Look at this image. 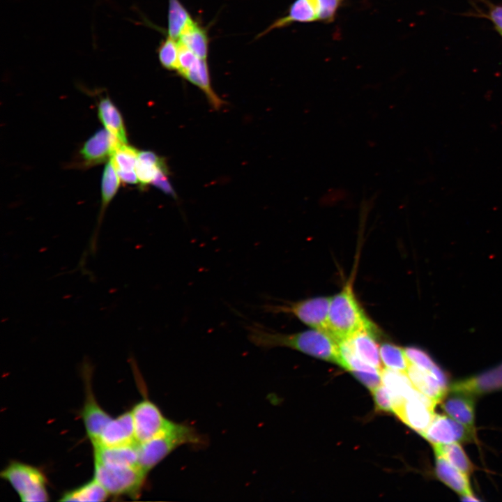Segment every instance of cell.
<instances>
[{
    "mask_svg": "<svg viewBox=\"0 0 502 502\" xmlns=\"http://www.w3.org/2000/svg\"><path fill=\"white\" fill-rule=\"evenodd\" d=\"M245 328L249 341L258 347H289L341 366L339 343L324 331L312 328L296 333H281L257 322L246 323Z\"/></svg>",
    "mask_w": 502,
    "mask_h": 502,
    "instance_id": "obj_1",
    "label": "cell"
},
{
    "mask_svg": "<svg viewBox=\"0 0 502 502\" xmlns=\"http://www.w3.org/2000/svg\"><path fill=\"white\" fill-rule=\"evenodd\" d=\"M328 328L338 343L362 330L378 331L357 301L351 284L331 298Z\"/></svg>",
    "mask_w": 502,
    "mask_h": 502,
    "instance_id": "obj_2",
    "label": "cell"
},
{
    "mask_svg": "<svg viewBox=\"0 0 502 502\" xmlns=\"http://www.w3.org/2000/svg\"><path fill=\"white\" fill-rule=\"evenodd\" d=\"M202 443L195 428L172 421L160 433L138 444V465L148 473L179 446Z\"/></svg>",
    "mask_w": 502,
    "mask_h": 502,
    "instance_id": "obj_3",
    "label": "cell"
},
{
    "mask_svg": "<svg viewBox=\"0 0 502 502\" xmlns=\"http://www.w3.org/2000/svg\"><path fill=\"white\" fill-rule=\"evenodd\" d=\"M147 474L139 466H113L94 459V478L109 495L139 497Z\"/></svg>",
    "mask_w": 502,
    "mask_h": 502,
    "instance_id": "obj_4",
    "label": "cell"
},
{
    "mask_svg": "<svg viewBox=\"0 0 502 502\" xmlns=\"http://www.w3.org/2000/svg\"><path fill=\"white\" fill-rule=\"evenodd\" d=\"M1 477L12 485L22 501H49L46 477L35 466L17 461L11 462L1 472Z\"/></svg>",
    "mask_w": 502,
    "mask_h": 502,
    "instance_id": "obj_5",
    "label": "cell"
},
{
    "mask_svg": "<svg viewBox=\"0 0 502 502\" xmlns=\"http://www.w3.org/2000/svg\"><path fill=\"white\" fill-rule=\"evenodd\" d=\"M331 298L319 296L284 305L267 304L261 307L268 312L290 313L312 328L328 334V320Z\"/></svg>",
    "mask_w": 502,
    "mask_h": 502,
    "instance_id": "obj_6",
    "label": "cell"
},
{
    "mask_svg": "<svg viewBox=\"0 0 502 502\" xmlns=\"http://www.w3.org/2000/svg\"><path fill=\"white\" fill-rule=\"evenodd\" d=\"M135 438L140 443L154 437L163 431L172 422L159 407L146 397L135 404L131 410Z\"/></svg>",
    "mask_w": 502,
    "mask_h": 502,
    "instance_id": "obj_7",
    "label": "cell"
},
{
    "mask_svg": "<svg viewBox=\"0 0 502 502\" xmlns=\"http://www.w3.org/2000/svg\"><path fill=\"white\" fill-rule=\"evenodd\" d=\"M436 404L418 392L415 396L405 400L397 406L393 413L406 425L422 435L431 423Z\"/></svg>",
    "mask_w": 502,
    "mask_h": 502,
    "instance_id": "obj_8",
    "label": "cell"
},
{
    "mask_svg": "<svg viewBox=\"0 0 502 502\" xmlns=\"http://www.w3.org/2000/svg\"><path fill=\"white\" fill-rule=\"evenodd\" d=\"M432 445L469 442L473 439V429L450 416L436 414L422 434Z\"/></svg>",
    "mask_w": 502,
    "mask_h": 502,
    "instance_id": "obj_9",
    "label": "cell"
},
{
    "mask_svg": "<svg viewBox=\"0 0 502 502\" xmlns=\"http://www.w3.org/2000/svg\"><path fill=\"white\" fill-rule=\"evenodd\" d=\"M406 373L414 388L436 404L446 396L448 390V379L437 365L428 371L410 363Z\"/></svg>",
    "mask_w": 502,
    "mask_h": 502,
    "instance_id": "obj_10",
    "label": "cell"
},
{
    "mask_svg": "<svg viewBox=\"0 0 502 502\" xmlns=\"http://www.w3.org/2000/svg\"><path fill=\"white\" fill-rule=\"evenodd\" d=\"M84 369L86 398L81 416L87 436L93 443L98 441L103 429L112 418L98 404L91 390L89 368L85 367Z\"/></svg>",
    "mask_w": 502,
    "mask_h": 502,
    "instance_id": "obj_11",
    "label": "cell"
},
{
    "mask_svg": "<svg viewBox=\"0 0 502 502\" xmlns=\"http://www.w3.org/2000/svg\"><path fill=\"white\" fill-rule=\"evenodd\" d=\"M136 442L134 421L130 411L112 418L103 429L98 441L92 444L115 447Z\"/></svg>",
    "mask_w": 502,
    "mask_h": 502,
    "instance_id": "obj_12",
    "label": "cell"
},
{
    "mask_svg": "<svg viewBox=\"0 0 502 502\" xmlns=\"http://www.w3.org/2000/svg\"><path fill=\"white\" fill-rule=\"evenodd\" d=\"M502 389V363L480 374L454 382L448 391L477 395Z\"/></svg>",
    "mask_w": 502,
    "mask_h": 502,
    "instance_id": "obj_13",
    "label": "cell"
},
{
    "mask_svg": "<svg viewBox=\"0 0 502 502\" xmlns=\"http://www.w3.org/2000/svg\"><path fill=\"white\" fill-rule=\"evenodd\" d=\"M320 21L319 0H295L289 7L287 14L274 21L257 38L276 29L287 26L294 22L309 23Z\"/></svg>",
    "mask_w": 502,
    "mask_h": 502,
    "instance_id": "obj_14",
    "label": "cell"
},
{
    "mask_svg": "<svg viewBox=\"0 0 502 502\" xmlns=\"http://www.w3.org/2000/svg\"><path fill=\"white\" fill-rule=\"evenodd\" d=\"M118 142L107 129H100L84 143L80 153L86 165H98L109 160Z\"/></svg>",
    "mask_w": 502,
    "mask_h": 502,
    "instance_id": "obj_15",
    "label": "cell"
},
{
    "mask_svg": "<svg viewBox=\"0 0 502 502\" xmlns=\"http://www.w3.org/2000/svg\"><path fill=\"white\" fill-rule=\"evenodd\" d=\"M441 401V406L450 417L459 423L473 429L474 400L472 395L450 392Z\"/></svg>",
    "mask_w": 502,
    "mask_h": 502,
    "instance_id": "obj_16",
    "label": "cell"
},
{
    "mask_svg": "<svg viewBox=\"0 0 502 502\" xmlns=\"http://www.w3.org/2000/svg\"><path fill=\"white\" fill-rule=\"evenodd\" d=\"M138 444L136 442L115 447L93 445L94 459L113 466H139Z\"/></svg>",
    "mask_w": 502,
    "mask_h": 502,
    "instance_id": "obj_17",
    "label": "cell"
},
{
    "mask_svg": "<svg viewBox=\"0 0 502 502\" xmlns=\"http://www.w3.org/2000/svg\"><path fill=\"white\" fill-rule=\"evenodd\" d=\"M382 384L392 397L393 411L405 400L415 396L418 390L410 381L406 372L383 368L381 371Z\"/></svg>",
    "mask_w": 502,
    "mask_h": 502,
    "instance_id": "obj_18",
    "label": "cell"
},
{
    "mask_svg": "<svg viewBox=\"0 0 502 502\" xmlns=\"http://www.w3.org/2000/svg\"><path fill=\"white\" fill-rule=\"evenodd\" d=\"M435 455V472L439 479L462 496L473 494L468 475L451 464L442 455Z\"/></svg>",
    "mask_w": 502,
    "mask_h": 502,
    "instance_id": "obj_19",
    "label": "cell"
},
{
    "mask_svg": "<svg viewBox=\"0 0 502 502\" xmlns=\"http://www.w3.org/2000/svg\"><path fill=\"white\" fill-rule=\"evenodd\" d=\"M378 331L362 330L348 339L356 354L363 360L381 370L379 347L375 337Z\"/></svg>",
    "mask_w": 502,
    "mask_h": 502,
    "instance_id": "obj_20",
    "label": "cell"
},
{
    "mask_svg": "<svg viewBox=\"0 0 502 502\" xmlns=\"http://www.w3.org/2000/svg\"><path fill=\"white\" fill-rule=\"evenodd\" d=\"M181 76L199 87L215 107L223 103L211 87L207 59L197 56Z\"/></svg>",
    "mask_w": 502,
    "mask_h": 502,
    "instance_id": "obj_21",
    "label": "cell"
},
{
    "mask_svg": "<svg viewBox=\"0 0 502 502\" xmlns=\"http://www.w3.org/2000/svg\"><path fill=\"white\" fill-rule=\"evenodd\" d=\"M98 114L105 128L121 142L128 144L121 114L109 98L100 99L98 107Z\"/></svg>",
    "mask_w": 502,
    "mask_h": 502,
    "instance_id": "obj_22",
    "label": "cell"
},
{
    "mask_svg": "<svg viewBox=\"0 0 502 502\" xmlns=\"http://www.w3.org/2000/svg\"><path fill=\"white\" fill-rule=\"evenodd\" d=\"M178 41L197 56L207 59L209 38L206 29L194 20L183 31Z\"/></svg>",
    "mask_w": 502,
    "mask_h": 502,
    "instance_id": "obj_23",
    "label": "cell"
},
{
    "mask_svg": "<svg viewBox=\"0 0 502 502\" xmlns=\"http://www.w3.org/2000/svg\"><path fill=\"white\" fill-rule=\"evenodd\" d=\"M161 171H167L162 158L152 151H139L135 172L141 185L152 183Z\"/></svg>",
    "mask_w": 502,
    "mask_h": 502,
    "instance_id": "obj_24",
    "label": "cell"
},
{
    "mask_svg": "<svg viewBox=\"0 0 502 502\" xmlns=\"http://www.w3.org/2000/svg\"><path fill=\"white\" fill-rule=\"evenodd\" d=\"M109 494L95 478L69 492H65L61 501H105Z\"/></svg>",
    "mask_w": 502,
    "mask_h": 502,
    "instance_id": "obj_25",
    "label": "cell"
},
{
    "mask_svg": "<svg viewBox=\"0 0 502 502\" xmlns=\"http://www.w3.org/2000/svg\"><path fill=\"white\" fill-rule=\"evenodd\" d=\"M167 36L178 40L195 20L178 0H169Z\"/></svg>",
    "mask_w": 502,
    "mask_h": 502,
    "instance_id": "obj_26",
    "label": "cell"
},
{
    "mask_svg": "<svg viewBox=\"0 0 502 502\" xmlns=\"http://www.w3.org/2000/svg\"><path fill=\"white\" fill-rule=\"evenodd\" d=\"M434 453L442 455L454 466L469 475L473 465L459 443L433 445Z\"/></svg>",
    "mask_w": 502,
    "mask_h": 502,
    "instance_id": "obj_27",
    "label": "cell"
},
{
    "mask_svg": "<svg viewBox=\"0 0 502 502\" xmlns=\"http://www.w3.org/2000/svg\"><path fill=\"white\" fill-rule=\"evenodd\" d=\"M139 151L134 147L118 142L115 145L109 160L117 172H135Z\"/></svg>",
    "mask_w": 502,
    "mask_h": 502,
    "instance_id": "obj_28",
    "label": "cell"
},
{
    "mask_svg": "<svg viewBox=\"0 0 502 502\" xmlns=\"http://www.w3.org/2000/svg\"><path fill=\"white\" fill-rule=\"evenodd\" d=\"M380 357L385 367L406 372L410 365L404 349L391 343H383L379 347Z\"/></svg>",
    "mask_w": 502,
    "mask_h": 502,
    "instance_id": "obj_29",
    "label": "cell"
},
{
    "mask_svg": "<svg viewBox=\"0 0 502 502\" xmlns=\"http://www.w3.org/2000/svg\"><path fill=\"white\" fill-rule=\"evenodd\" d=\"M157 54L162 68L168 70H176L179 54L178 40L167 36L160 43L157 49Z\"/></svg>",
    "mask_w": 502,
    "mask_h": 502,
    "instance_id": "obj_30",
    "label": "cell"
},
{
    "mask_svg": "<svg viewBox=\"0 0 502 502\" xmlns=\"http://www.w3.org/2000/svg\"><path fill=\"white\" fill-rule=\"evenodd\" d=\"M404 351L410 363L422 370L431 371L436 365L429 355L420 348L409 347Z\"/></svg>",
    "mask_w": 502,
    "mask_h": 502,
    "instance_id": "obj_31",
    "label": "cell"
},
{
    "mask_svg": "<svg viewBox=\"0 0 502 502\" xmlns=\"http://www.w3.org/2000/svg\"><path fill=\"white\" fill-rule=\"evenodd\" d=\"M376 407L378 410L385 412H393L392 397L387 388L381 383L373 391Z\"/></svg>",
    "mask_w": 502,
    "mask_h": 502,
    "instance_id": "obj_32",
    "label": "cell"
},
{
    "mask_svg": "<svg viewBox=\"0 0 502 502\" xmlns=\"http://www.w3.org/2000/svg\"><path fill=\"white\" fill-rule=\"evenodd\" d=\"M341 0H319L320 22H331L334 20Z\"/></svg>",
    "mask_w": 502,
    "mask_h": 502,
    "instance_id": "obj_33",
    "label": "cell"
},
{
    "mask_svg": "<svg viewBox=\"0 0 502 502\" xmlns=\"http://www.w3.org/2000/svg\"><path fill=\"white\" fill-rule=\"evenodd\" d=\"M487 17L493 22L496 31L502 36V6H489Z\"/></svg>",
    "mask_w": 502,
    "mask_h": 502,
    "instance_id": "obj_34",
    "label": "cell"
},
{
    "mask_svg": "<svg viewBox=\"0 0 502 502\" xmlns=\"http://www.w3.org/2000/svg\"><path fill=\"white\" fill-rule=\"evenodd\" d=\"M463 496L462 499V501H478V499H477L473 496V494L464 495V496Z\"/></svg>",
    "mask_w": 502,
    "mask_h": 502,
    "instance_id": "obj_35",
    "label": "cell"
}]
</instances>
